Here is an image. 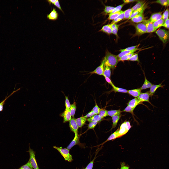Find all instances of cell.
Here are the masks:
<instances>
[{"label": "cell", "mask_w": 169, "mask_h": 169, "mask_svg": "<svg viewBox=\"0 0 169 169\" xmlns=\"http://www.w3.org/2000/svg\"><path fill=\"white\" fill-rule=\"evenodd\" d=\"M108 10L123 22L126 25L127 24L122 16L117 1L114 0L107 8Z\"/></svg>", "instance_id": "7a4b0ae2"}, {"label": "cell", "mask_w": 169, "mask_h": 169, "mask_svg": "<svg viewBox=\"0 0 169 169\" xmlns=\"http://www.w3.org/2000/svg\"><path fill=\"white\" fill-rule=\"evenodd\" d=\"M116 32V27L112 21L111 17L107 16L100 27L94 30V34L99 39L110 41L115 38Z\"/></svg>", "instance_id": "6da1fadb"}, {"label": "cell", "mask_w": 169, "mask_h": 169, "mask_svg": "<svg viewBox=\"0 0 169 169\" xmlns=\"http://www.w3.org/2000/svg\"><path fill=\"white\" fill-rule=\"evenodd\" d=\"M113 1L114 0H99L95 1V2L98 6L99 8H101L102 7H104L105 8H107Z\"/></svg>", "instance_id": "3957f363"}]
</instances>
